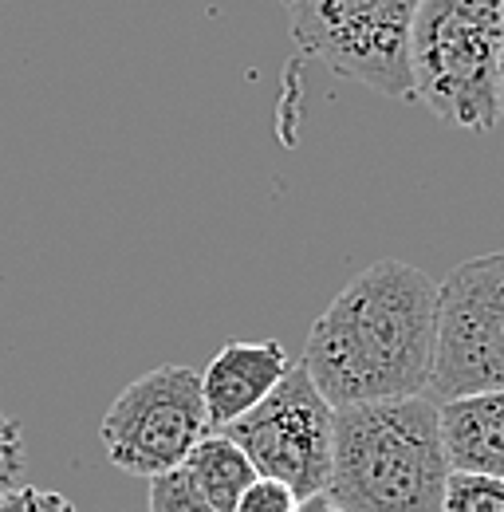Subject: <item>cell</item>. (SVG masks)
Masks as SVG:
<instances>
[{"instance_id": "8fae6325", "label": "cell", "mask_w": 504, "mask_h": 512, "mask_svg": "<svg viewBox=\"0 0 504 512\" xmlns=\"http://www.w3.org/2000/svg\"><path fill=\"white\" fill-rule=\"evenodd\" d=\"M441 512H504V481L485 473H449Z\"/></svg>"}, {"instance_id": "7a4b0ae2", "label": "cell", "mask_w": 504, "mask_h": 512, "mask_svg": "<svg viewBox=\"0 0 504 512\" xmlns=\"http://www.w3.org/2000/svg\"><path fill=\"white\" fill-rule=\"evenodd\" d=\"M449 457L438 402L394 398L335 410L323 501L339 512H441Z\"/></svg>"}, {"instance_id": "52a82bcc", "label": "cell", "mask_w": 504, "mask_h": 512, "mask_svg": "<svg viewBox=\"0 0 504 512\" xmlns=\"http://www.w3.org/2000/svg\"><path fill=\"white\" fill-rule=\"evenodd\" d=\"M221 434L245 449L260 477L288 485L300 501L323 497L331 477L335 410L323 402V394L315 390L300 363L256 410L225 426Z\"/></svg>"}, {"instance_id": "5b68a950", "label": "cell", "mask_w": 504, "mask_h": 512, "mask_svg": "<svg viewBox=\"0 0 504 512\" xmlns=\"http://www.w3.org/2000/svg\"><path fill=\"white\" fill-rule=\"evenodd\" d=\"M504 390V253L473 256L438 284L434 371L426 398Z\"/></svg>"}, {"instance_id": "30bf717a", "label": "cell", "mask_w": 504, "mask_h": 512, "mask_svg": "<svg viewBox=\"0 0 504 512\" xmlns=\"http://www.w3.org/2000/svg\"><path fill=\"white\" fill-rule=\"evenodd\" d=\"M182 473H186L189 485L221 512L237 509L241 493L260 477L252 469V461L245 457V449L237 446L233 438H225L221 430L205 434L197 446L189 449V457L182 461Z\"/></svg>"}, {"instance_id": "3957f363", "label": "cell", "mask_w": 504, "mask_h": 512, "mask_svg": "<svg viewBox=\"0 0 504 512\" xmlns=\"http://www.w3.org/2000/svg\"><path fill=\"white\" fill-rule=\"evenodd\" d=\"M504 0H422L410 32V79L441 123L493 130L501 111Z\"/></svg>"}, {"instance_id": "9a60e30c", "label": "cell", "mask_w": 504, "mask_h": 512, "mask_svg": "<svg viewBox=\"0 0 504 512\" xmlns=\"http://www.w3.org/2000/svg\"><path fill=\"white\" fill-rule=\"evenodd\" d=\"M20 473H24V438L16 422L0 410V493L20 485Z\"/></svg>"}, {"instance_id": "ba28073f", "label": "cell", "mask_w": 504, "mask_h": 512, "mask_svg": "<svg viewBox=\"0 0 504 512\" xmlns=\"http://www.w3.org/2000/svg\"><path fill=\"white\" fill-rule=\"evenodd\" d=\"M288 371H292V363L276 339L221 347L209 359V367L201 371V398H205L209 426L225 430L237 418H245L280 386Z\"/></svg>"}, {"instance_id": "8992f818", "label": "cell", "mask_w": 504, "mask_h": 512, "mask_svg": "<svg viewBox=\"0 0 504 512\" xmlns=\"http://www.w3.org/2000/svg\"><path fill=\"white\" fill-rule=\"evenodd\" d=\"M205 434L209 418L201 398V371L182 363H162L123 386L99 426L111 465L142 481L182 469L189 449Z\"/></svg>"}, {"instance_id": "277c9868", "label": "cell", "mask_w": 504, "mask_h": 512, "mask_svg": "<svg viewBox=\"0 0 504 512\" xmlns=\"http://www.w3.org/2000/svg\"><path fill=\"white\" fill-rule=\"evenodd\" d=\"M422 0H288L292 40L335 75L414 99L410 32Z\"/></svg>"}, {"instance_id": "2e32d148", "label": "cell", "mask_w": 504, "mask_h": 512, "mask_svg": "<svg viewBox=\"0 0 504 512\" xmlns=\"http://www.w3.org/2000/svg\"><path fill=\"white\" fill-rule=\"evenodd\" d=\"M300 512H339V509H331L323 497H312V501H304V505H300Z\"/></svg>"}, {"instance_id": "9c48e42d", "label": "cell", "mask_w": 504, "mask_h": 512, "mask_svg": "<svg viewBox=\"0 0 504 512\" xmlns=\"http://www.w3.org/2000/svg\"><path fill=\"white\" fill-rule=\"evenodd\" d=\"M438 422L453 473H485L504 481V390L438 402Z\"/></svg>"}, {"instance_id": "5bb4252c", "label": "cell", "mask_w": 504, "mask_h": 512, "mask_svg": "<svg viewBox=\"0 0 504 512\" xmlns=\"http://www.w3.org/2000/svg\"><path fill=\"white\" fill-rule=\"evenodd\" d=\"M0 512H79L63 493L40 485H12L0 493Z\"/></svg>"}, {"instance_id": "6da1fadb", "label": "cell", "mask_w": 504, "mask_h": 512, "mask_svg": "<svg viewBox=\"0 0 504 512\" xmlns=\"http://www.w3.org/2000/svg\"><path fill=\"white\" fill-rule=\"evenodd\" d=\"M438 284L406 264L375 260L312 323L300 367L331 410L418 398L434 371Z\"/></svg>"}, {"instance_id": "4fadbf2b", "label": "cell", "mask_w": 504, "mask_h": 512, "mask_svg": "<svg viewBox=\"0 0 504 512\" xmlns=\"http://www.w3.org/2000/svg\"><path fill=\"white\" fill-rule=\"evenodd\" d=\"M300 505L304 501L288 485L268 481V477H256L249 489L241 493V501H237L233 512H300Z\"/></svg>"}, {"instance_id": "7c38bea8", "label": "cell", "mask_w": 504, "mask_h": 512, "mask_svg": "<svg viewBox=\"0 0 504 512\" xmlns=\"http://www.w3.org/2000/svg\"><path fill=\"white\" fill-rule=\"evenodd\" d=\"M150 512H221L213 509L193 485L186 481L182 469L174 473H162L150 481Z\"/></svg>"}, {"instance_id": "e0dca14e", "label": "cell", "mask_w": 504, "mask_h": 512, "mask_svg": "<svg viewBox=\"0 0 504 512\" xmlns=\"http://www.w3.org/2000/svg\"><path fill=\"white\" fill-rule=\"evenodd\" d=\"M501 111H504V48H501Z\"/></svg>"}]
</instances>
